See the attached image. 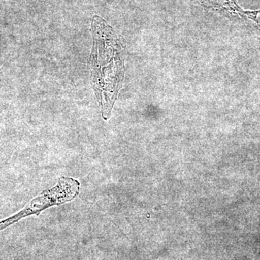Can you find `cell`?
Listing matches in <instances>:
<instances>
[{"instance_id":"obj_1","label":"cell","mask_w":260,"mask_h":260,"mask_svg":"<svg viewBox=\"0 0 260 260\" xmlns=\"http://www.w3.org/2000/svg\"><path fill=\"white\" fill-rule=\"evenodd\" d=\"M93 46L91 54L92 85L103 118L108 119L116 99L123 74L120 53L112 28L105 20L95 15L92 23Z\"/></svg>"}]
</instances>
